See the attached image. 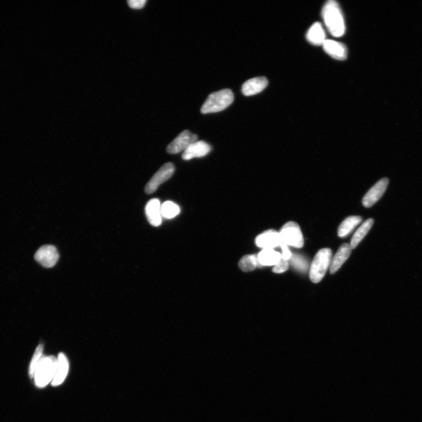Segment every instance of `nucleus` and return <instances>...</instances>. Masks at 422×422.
<instances>
[{
	"label": "nucleus",
	"instance_id": "f257e3e1",
	"mask_svg": "<svg viewBox=\"0 0 422 422\" xmlns=\"http://www.w3.org/2000/svg\"><path fill=\"white\" fill-rule=\"evenodd\" d=\"M322 16L327 30L335 37H341L345 32L343 13L338 3L331 0L327 2L322 10Z\"/></svg>",
	"mask_w": 422,
	"mask_h": 422
},
{
	"label": "nucleus",
	"instance_id": "f03ea898",
	"mask_svg": "<svg viewBox=\"0 0 422 422\" xmlns=\"http://www.w3.org/2000/svg\"><path fill=\"white\" fill-rule=\"evenodd\" d=\"M234 99V93L231 89H223L209 94L202 106L203 114L223 111L230 106Z\"/></svg>",
	"mask_w": 422,
	"mask_h": 422
},
{
	"label": "nucleus",
	"instance_id": "7ed1b4c3",
	"mask_svg": "<svg viewBox=\"0 0 422 422\" xmlns=\"http://www.w3.org/2000/svg\"><path fill=\"white\" fill-rule=\"evenodd\" d=\"M58 359L54 356H42L34 374L36 386L43 388L54 380L57 372Z\"/></svg>",
	"mask_w": 422,
	"mask_h": 422
},
{
	"label": "nucleus",
	"instance_id": "20e7f679",
	"mask_svg": "<svg viewBox=\"0 0 422 422\" xmlns=\"http://www.w3.org/2000/svg\"><path fill=\"white\" fill-rule=\"evenodd\" d=\"M332 258V250L330 248L320 249L316 253L310 269V278L311 282L318 283L322 281L330 267Z\"/></svg>",
	"mask_w": 422,
	"mask_h": 422
},
{
	"label": "nucleus",
	"instance_id": "39448f33",
	"mask_svg": "<svg viewBox=\"0 0 422 422\" xmlns=\"http://www.w3.org/2000/svg\"><path fill=\"white\" fill-rule=\"evenodd\" d=\"M279 234L282 242L287 246L296 248H301L303 247V235L299 225L295 222L289 221L284 225Z\"/></svg>",
	"mask_w": 422,
	"mask_h": 422
},
{
	"label": "nucleus",
	"instance_id": "423d86ee",
	"mask_svg": "<svg viewBox=\"0 0 422 422\" xmlns=\"http://www.w3.org/2000/svg\"><path fill=\"white\" fill-rule=\"evenodd\" d=\"M174 172H175V166L172 163H167L164 165L145 185L144 189L145 193L151 194L157 191L160 185L170 179Z\"/></svg>",
	"mask_w": 422,
	"mask_h": 422
},
{
	"label": "nucleus",
	"instance_id": "0eeeda50",
	"mask_svg": "<svg viewBox=\"0 0 422 422\" xmlns=\"http://www.w3.org/2000/svg\"><path fill=\"white\" fill-rule=\"evenodd\" d=\"M35 259L43 267L50 268L57 264L60 258V254L56 246L45 245L36 251Z\"/></svg>",
	"mask_w": 422,
	"mask_h": 422
},
{
	"label": "nucleus",
	"instance_id": "6e6552de",
	"mask_svg": "<svg viewBox=\"0 0 422 422\" xmlns=\"http://www.w3.org/2000/svg\"><path fill=\"white\" fill-rule=\"evenodd\" d=\"M198 139L196 134L188 130H184L178 135L167 148V151L170 154H176L184 151L190 145Z\"/></svg>",
	"mask_w": 422,
	"mask_h": 422
},
{
	"label": "nucleus",
	"instance_id": "1a4fd4ad",
	"mask_svg": "<svg viewBox=\"0 0 422 422\" xmlns=\"http://www.w3.org/2000/svg\"><path fill=\"white\" fill-rule=\"evenodd\" d=\"M388 184L389 180L387 178H383L378 181L363 196L362 201L363 206L370 208L379 201L386 191Z\"/></svg>",
	"mask_w": 422,
	"mask_h": 422
},
{
	"label": "nucleus",
	"instance_id": "9d476101",
	"mask_svg": "<svg viewBox=\"0 0 422 422\" xmlns=\"http://www.w3.org/2000/svg\"><path fill=\"white\" fill-rule=\"evenodd\" d=\"M256 245L263 249H272L281 246L282 240L279 232L270 229L258 235L255 239Z\"/></svg>",
	"mask_w": 422,
	"mask_h": 422
},
{
	"label": "nucleus",
	"instance_id": "9b49d317",
	"mask_svg": "<svg viewBox=\"0 0 422 422\" xmlns=\"http://www.w3.org/2000/svg\"><path fill=\"white\" fill-rule=\"evenodd\" d=\"M211 151L210 145L203 141H196L185 150L182 158L184 160H190L194 158L204 157Z\"/></svg>",
	"mask_w": 422,
	"mask_h": 422
},
{
	"label": "nucleus",
	"instance_id": "f8f14e48",
	"mask_svg": "<svg viewBox=\"0 0 422 422\" xmlns=\"http://www.w3.org/2000/svg\"><path fill=\"white\" fill-rule=\"evenodd\" d=\"M161 203L157 198L151 199L145 206V213L148 223L152 226L159 227L162 223Z\"/></svg>",
	"mask_w": 422,
	"mask_h": 422
},
{
	"label": "nucleus",
	"instance_id": "ddd939ff",
	"mask_svg": "<svg viewBox=\"0 0 422 422\" xmlns=\"http://www.w3.org/2000/svg\"><path fill=\"white\" fill-rule=\"evenodd\" d=\"M325 51L335 60L344 61L347 59V49L344 43L326 39L323 44Z\"/></svg>",
	"mask_w": 422,
	"mask_h": 422
},
{
	"label": "nucleus",
	"instance_id": "4468645a",
	"mask_svg": "<svg viewBox=\"0 0 422 422\" xmlns=\"http://www.w3.org/2000/svg\"><path fill=\"white\" fill-rule=\"evenodd\" d=\"M268 84V79L265 77L250 79L243 83L242 92L245 96H253L262 92L267 88Z\"/></svg>",
	"mask_w": 422,
	"mask_h": 422
},
{
	"label": "nucleus",
	"instance_id": "2eb2a0df",
	"mask_svg": "<svg viewBox=\"0 0 422 422\" xmlns=\"http://www.w3.org/2000/svg\"><path fill=\"white\" fill-rule=\"evenodd\" d=\"M351 247L350 244L345 243L341 245L337 253L332 258L330 267L331 274H334L341 268L342 266L346 261L351 253Z\"/></svg>",
	"mask_w": 422,
	"mask_h": 422
},
{
	"label": "nucleus",
	"instance_id": "dca6fc26",
	"mask_svg": "<svg viewBox=\"0 0 422 422\" xmlns=\"http://www.w3.org/2000/svg\"><path fill=\"white\" fill-rule=\"evenodd\" d=\"M69 370V362L66 356L63 353H60L58 357V365L56 376L52 380L54 387L63 384L67 377Z\"/></svg>",
	"mask_w": 422,
	"mask_h": 422
},
{
	"label": "nucleus",
	"instance_id": "f3484780",
	"mask_svg": "<svg viewBox=\"0 0 422 422\" xmlns=\"http://www.w3.org/2000/svg\"><path fill=\"white\" fill-rule=\"evenodd\" d=\"M306 38L312 45H323L326 39L325 31L321 23H315L311 25L307 32Z\"/></svg>",
	"mask_w": 422,
	"mask_h": 422
},
{
	"label": "nucleus",
	"instance_id": "a211bd4d",
	"mask_svg": "<svg viewBox=\"0 0 422 422\" xmlns=\"http://www.w3.org/2000/svg\"><path fill=\"white\" fill-rule=\"evenodd\" d=\"M362 218L359 216H350L342 222L338 229V235L340 238L346 237L361 223Z\"/></svg>",
	"mask_w": 422,
	"mask_h": 422
},
{
	"label": "nucleus",
	"instance_id": "6ab92c4d",
	"mask_svg": "<svg viewBox=\"0 0 422 422\" xmlns=\"http://www.w3.org/2000/svg\"><path fill=\"white\" fill-rule=\"evenodd\" d=\"M260 265L275 266L282 259V254L274 249H263L257 255Z\"/></svg>",
	"mask_w": 422,
	"mask_h": 422
},
{
	"label": "nucleus",
	"instance_id": "aec40b11",
	"mask_svg": "<svg viewBox=\"0 0 422 422\" xmlns=\"http://www.w3.org/2000/svg\"><path fill=\"white\" fill-rule=\"evenodd\" d=\"M374 223V220L372 218H370V219L365 221L356 230L354 235L352 236L350 244L352 249H355L359 244V243L362 241L363 239L365 237L366 235L368 234L371 228L373 227Z\"/></svg>",
	"mask_w": 422,
	"mask_h": 422
},
{
	"label": "nucleus",
	"instance_id": "412c9836",
	"mask_svg": "<svg viewBox=\"0 0 422 422\" xmlns=\"http://www.w3.org/2000/svg\"><path fill=\"white\" fill-rule=\"evenodd\" d=\"M258 265H260L256 254H249L243 256L239 262V267L245 272L254 270Z\"/></svg>",
	"mask_w": 422,
	"mask_h": 422
},
{
	"label": "nucleus",
	"instance_id": "4be33fe9",
	"mask_svg": "<svg viewBox=\"0 0 422 422\" xmlns=\"http://www.w3.org/2000/svg\"><path fill=\"white\" fill-rule=\"evenodd\" d=\"M180 208L179 206L172 201H166L161 206L162 216L166 219H172L179 215Z\"/></svg>",
	"mask_w": 422,
	"mask_h": 422
},
{
	"label": "nucleus",
	"instance_id": "5701e85b",
	"mask_svg": "<svg viewBox=\"0 0 422 422\" xmlns=\"http://www.w3.org/2000/svg\"><path fill=\"white\" fill-rule=\"evenodd\" d=\"M43 349V345L39 344L34 352L33 357H32L30 363V369H29V374H30L31 378L34 377L36 367H37L40 360L42 357Z\"/></svg>",
	"mask_w": 422,
	"mask_h": 422
},
{
	"label": "nucleus",
	"instance_id": "b1692460",
	"mask_svg": "<svg viewBox=\"0 0 422 422\" xmlns=\"http://www.w3.org/2000/svg\"><path fill=\"white\" fill-rule=\"evenodd\" d=\"M297 270L302 272H305L308 270V263L305 258L297 254H292V257L289 260Z\"/></svg>",
	"mask_w": 422,
	"mask_h": 422
},
{
	"label": "nucleus",
	"instance_id": "393cba45",
	"mask_svg": "<svg viewBox=\"0 0 422 422\" xmlns=\"http://www.w3.org/2000/svg\"><path fill=\"white\" fill-rule=\"evenodd\" d=\"M289 268V261L285 260L282 259L279 261L277 265H276L273 269V272L276 274H282L288 270Z\"/></svg>",
	"mask_w": 422,
	"mask_h": 422
},
{
	"label": "nucleus",
	"instance_id": "a878e982",
	"mask_svg": "<svg viewBox=\"0 0 422 422\" xmlns=\"http://www.w3.org/2000/svg\"><path fill=\"white\" fill-rule=\"evenodd\" d=\"M282 253V258L283 259L289 261L290 259V258L292 256V253L291 252L288 246L285 244V243H282L281 246Z\"/></svg>",
	"mask_w": 422,
	"mask_h": 422
},
{
	"label": "nucleus",
	"instance_id": "bb28decb",
	"mask_svg": "<svg viewBox=\"0 0 422 422\" xmlns=\"http://www.w3.org/2000/svg\"><path fill=\"white\" fill-rule=\"evenodd\" d=\"M146 2V0H130V1L127 2L130 7L135 9L143 8Z\"/></svg>",
	"mask_w": 422,
	"mask_h": 422
}]
</instances>
